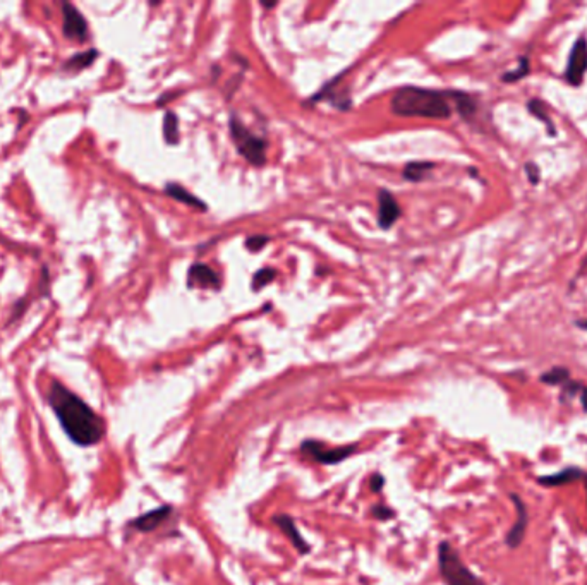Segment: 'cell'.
Instances as JSON below:
<instances>
[{
  "label": "cell",
  "mask_w": 587,
  "mask_h": 585,
  "mask_svg": "<svg viewBox=\"0 0 587 585\" xmlns=\"http://www.w3.org/2000/svg\"><path fill=\"white\" fill-rule=\"evenodd\" d=\"M46 400L65 436L74 445L88 448L98 445L105 438L107 426L103 419L81 396L70 391L61 382H50Z\"/></svg>",
  "instance_id": "1"
},
{
  "label": "cell",
  "mask_w": 587,
  "mask_h": 585,
  "mask_svg": "<svg viewBox=\"0 0 587 585\" xmlns=\"http://www.w3.org/2000/svg\"><path fill=\"white\" fill-rule=\"evenodd\" d=\"M452 92L405 86L391 98V110L397 115L424 117V119H448L452 115Z\"/></svg>",
  "instance_id": "2"
},
{
  "label": "cell",
  "mask_w": 587,
  "mask_h": 585,
  "mask_svg": "<svg viewBox=\"0 0 587 585\" xmlns=\"http://www.w3.org/2000/svg\"><path fill=\"white\" fill-rule=\"evenodd\" d=\"M438 568L447 585H484L479 577L462 563L459 553L447 541L438 546Z\"/></svg>",
  "instance_id": "3"
},
{
  "label": "cell",
  "mask_w": 587,
  "mask_h": 585,
  "mask_svg": "<svg viewBox=\"0 0 587 585\" xmlns=\"http://www.w3.org/2000/svg\"><path fill=\"white\" fill-rule=\"evenodd\" d=\"M230 127V136H232L234 144H236L237 151L244 156L251 165H256V167H261L266 162V143L263 139H260L258 136H254L237 117H230L229 120Z\"/></svg>",
  "instance_id": "4"
},
{
  "label": "cell",
  "mask_w": 587,
  "mask_h": 585,
  "mask_svg": "<svg viewBox=\"0 0 587 585\" xmlns=\"http://www.w3.org/2000/svg\"><path fill=\"white\" fill-rule=\"evenodd\" d=\"M358 451V445H346L339 448H327V445L316 439H306L301 443V453L306 455L311 460L322 463V465H335L354 455Z\"/></svg>",
  "instance_id": "5"
},
{
  "label": "cell",
  "mask_w": 587,
  "mask_h": 585,
  "mask_svg": "<svg viewBox=\"0 0 587 585\" xmlns=\"http://www.w3.org/2000/svg\"><path fill=\"white\" fill-rule=\"evenodd\" d=\"M62 11V33L68 38L69 42L74 43H84L88 40L89 27L88 21L81 11L77 9L74 4L70 2H62L61 4Z\"/></svg>",
  "instance_id": "6"
},
{
  "label": "cell",
  "mask_w": 587,
  "mask_h": 585,
  "mask_svg": "<svg viewBox=\"0 0 587 585\" xmlns=\"http://www.w3.org/2000/svg\"><path fill=\"white\" fill-rule=\"evenodd\" d=\"M587 73V42L586 38H579L570 50L569 62H567L565 80L570 86H581Z\"/></svg>",
  "instance_id": "7"
},
{
  "label": "cell",
  "mask_w": 587,
  "mask_h": 585,
  "mask_svg": "<svg viewBox=\"0 0 587 585\" xmlns=\"http://www.w3.org/2000/svg\"><path fill=\"white\" fill-rule=\"evenodd\" d=\"M378 225L381 227L383 230H389L390 227L395 225L398 217H400V206H398L397 199L385 189L378 194Z\"/></svg>",
  "instance_id": "8"
},
{
  "label": "cell",
  "mask_w": 587,
  "mask_h": 585,
  "mask_svg": "<svg viewBox=\"0 0 587 585\" xmlns=\"http://www.w3.org/2000/svg\"><path fill=\"white\" fill-rule=\"evenodd\" d=\"M510 498H512V501H514L515 512H517V520H515L514 527L508 531L507 537H505V543H507L508 548L515 549V548H519L520 544H522L524 536H526L527 510H526V505H524V501L520 500L517 494H510Z\"/></svg>",
  "instance_id": "9"
},
{
  "label": "cell",
  "mask_w": 587,
  "mask_h": 585,
  "mask_svg": "<svg viewBox=\"0 0 587 585\" xmlns=\"http://www.w3.org/2000/svg\"><path fill=\"white\" fill-rule=\"evenodd\" d=\"M170 513H172L170 506H167V505L158 506V508L151 510V512H146L144 515H139L138 518L129 522V527H132L138 532H153L163 524V522L167 520L168 517H170Z\"/></svg>",
  "instance_id": "10"
},
{
  "label": "cell",
  "mask_w": 587,
  "mask_h": 585,
  "mask_svg": "<svg viewBox=\"0 0 587 585\" xmlns=\"http://www.w3.org/2000/svg\"><path fill=\"white\" fill-rule=\"evenodd\" d=\"M273 524L277 525V527L280 529L282 532H284V536L287 537L289 541L294 544V548L297 549V553L299 555H308L309 551H311V548H309V544L304 541V537L301 536L299 529H297L296 522H294L292 517L285 515V513H279V515L273 517Z\"/></svg>",
  "instance_id": "11"
},
{
  "label": "cell",
  "mask_w": 587,
  "mask_h": 585,
  "mask_svg": "<svg viewBox=\"0 0 587 585\" xmlns=\"http://www.w3.org/2000/svg\"><path fill=\"white\" fill-rule=\"evenodd\" d=\"M220 277L210 268V266L196 263L191 266L189 273H187V285L198 287V289H220Z\"/></svg>",
  "instance_id": "12"
},
{
  "label": "cell",
  "mask_w": 587,
  "mask_h": 585,
  "mask_svg": "<svg viewBox=\"0 0 587 585\" xmlns=\"http://www.w3.org/2000/svg\"><path fill=\"white\" fill-rule=\"evenodd\" d=\"M582 474H584V472H582L581 469L569 467V469L560 470V472L553 474V476L539 477L538 482H539V484L546 486V488H558V486H565V484H570V482L577 481V479L582 477Z\"/></svg>",
  "instance_id": "13"
},
{
  "label": "cell",
  "mask_w": 587,
  "mask_h": 585,
  "mask_svg": "<svg viewBox=\"0 0 587 585\" xmlns=\"http://www.w3.org/2000/svg\"><path fill=\"white\" fill-rule=\"evenodd\" d=\"M96 58H98L96 49H89V50H86V52L74 54L69 61H65L64 64H62V70H65V73H80V70L88 69L89 65L96 61Z\"/></svg>",
  "instance_id": "14"
},
{
  "label": "cell",
  "mask_w": 587,
  "mask_h": 585,
  "mask_svg": "<svg viewBox=\"0 0 587 585\" xmlns=\"http://www.w3.org/2000/svg\"><path fill=\"white\" fill-rule=\"evenodd\" d=\"M527 110H529V113L532 117H536V119L541 120V122L546 125L550 136H557L555 122H553V119H551L550 108H548V105L545 103V101L538 100V98H534V100H529V103H527Z\"/></svg>",
  "instance_id": "15"
},
{
  "label": "cell",
  "mask_w": 587,
  "mask_h": 585,
  "mask_svg": "<svg viewBox=\"0 0 587 585\" xmlns=\"http://www.w3.org/2000/svg\"><path fill=\"white\" fill-rule=\"evenodd\" d=\"M165 192L168 196H170V198H174L175 201L191 204V206L199 208V210H203V211L206 210V204L203 203L201 199L196 198V196L191 194V192L187 189H184V187L179 186V184H167Z\"/></svg>",
  "instance_id": "16"
},
{
  "label": "cell",
  "mask_w": 587,
  "mask_h": 585,
  "mask_svg": "<svg viewBox=\"0 0 587 585\" xmlns=\"http://www.w3.org/2000/svg\"><path fill=\"white\" fill-rule=\"evenodd\" d=\"M452 101H455L457 110H459L460 115L465 117V119H469V117H472L476 113V110H477L476 100L471 95H467V93L452 92Z\"/></svg>",
  "instance_id": "17"
},
{
  "label": "cell",
  "mask_w": 587,
  "mask_h": 585,
  "mask_svg": "<svg viewBox=\"0 0 587 585\" xmlns=\"http://www.w3.org/2000/svg\"><path fill=\"white\" fill-rule=\"evenodd\" d=\"M433 168L434 163L431 162H412L404 168V177L410 182H419V180H424L428 172H431Z\"/></svg>",
  "instance_id": "18"
},
{
  "label": "cell",
  "mask_w": 587,
  "mask_h": 585,
  "mask_svg": "<svg viewBox=\"0 0 587 585\" xmlns=\"http://www.w3.org/2000/svg\"><path fill=\"white\" fill-rule=\"evenodd\" d=\"M163 137L168 144L179 143V119L174 112H167L163 117Z\"/></svg>",
  "instance_id": "19"
},
{
  "label": "cell",
  "mask_w": 587,
  "mask_h": 585,
  "mask_svg": "<svg viewBox=\"0 0 587 585\" xmlns=\"http://www.w3.org/2000/svg\"><path fill=\"white\" fill-rule=\"evenodd\" d=\"M529 73H531L529 58H527V57H520L519 58L517 69H514V70H510V73L503 74L502 81L503 82H517L520 80H524V77H526Z\"/></svg>",
  "instance_id": "20"
},
{
  "label": "cell",
  "mask_w": 587,
  "mask_h": 585,
  "mask_svg": "<svg viewBox=\"0 0 587 585\" xmlns=\"http://www.w3.org/2000/svg\"><path fill=\"white\" fill-rule=\"evenodd\" d=\"M275 277H277V270H273V268L260 270V272L254 273L253 282H251V289L256 290V292H260V290L263 289L265 285L272 284V282L275 280Z\"/></svg>",
  "instance_id": "21"
},
{
  "label": "cell",
  "mask_w": 587,
  "mask_h": 585,
  "mask_svg": "<svg viewBox=\"0 0 587 585\" xmlns=\"http://www.w3.org/2000/svg\"><path fill=\"white\" fill-rule=\"evenodd\" d=\"M569 378L570 372L569 369L565 367H555L551 369V371L545 372V375H541V382L548 384H563L569 382Z\"/></svg>",
  "instance_id": "22"
},
{
  "label": "cell",
  "mask_w": 587,
  "mask_h": 585,
  "mask_svg": "<svg viewBox=\"0 0 587 585\" xmlns=\"http://www.w3.org/2000/svg\"><path fill=\"white\" fill-rule=\"evenodd\" d=\"M30 304H31V302L28 299H26V297H23V299H19L18 302H15V304L13 306V311H11L9 321H7V327H9V325L15 323V321L21 320V317L26 314V311H28Z\"/></svg>",
  "instance_id": "23"
},
{
  "label": "cell",
  "mask_w": 587,
  "mask_h": 585,
  "mask_svg": "<svg viewBox=\"0 0 587 585\" xmlns=\"http://www.w3.org/2000/svg\"><path fill=\"white\" fill-rule=\"evenodd\" d=\"M38 292H40L42 297L50 296V272L49 266H42V275H40V284H38Z\"/></svg>",
  "instance_id": "24"
},
{
  "label": "cell",
  "mask_w": 587,
  "mask_h": 585,
  "mask_svg": "<svg viewBox=\"0 0 587 585\" xmlns=\"http://www.w3.org/2000/svg\"><path fill=\"white\" fill-rule=\"evenodd\" d=\"M268 242L270 239L266 237V235H253V237H249L248 241H246V247H248L249 251H253V253H258V251L263 249Z\"/></svg>",
  "instance_id": "25"
},
{
  "label": "cell",
  "mask_w": 587,
  "mask_h": 585,
  "mask_svg": "<svg viewBox=\"0 0 587 585\" xmlns=\"http://www.w3.org/2000/svg\"><path fill=\"white\" fill-rule=\"evenodd\" d=\"M524 170H526L527 174V179H529L531 184H539V180H541V170H539V167L536 163H526V167H524Z\"/></svg>",
  "instance_id": "26"
},
{
  "label": "cell",
  "mask_w": 587,
  "mask_h": 585,
  "mask_svg": "<svg viewBox=\"0 0 587 585\" xmlns=\"http://www.w3.org/2000/svg\"><path fill=\"white\" fill-rule=\"evenodd\" d=\"M374 517L379 518V520H389V518H393V510L389 508L385 505H378L373 508Z\"/></svg>",
  "instance_id": "27"
},
{
  "label": "cell",
  "mask_w": 587,
  "mask_h": 585,
  "mask_svg": "<svg viewBox=\"0 0 587 585\" xmlns=\"http://www.w3.org/2000/svg\"><path fill=\"white\" fill-rule=\"evenodd\" d=\"M383 484H385V477L381 476V474H373L371 476V481H370V488L371 491H374V493H379L383 488Z\"/></svg>",
  "instance_id": "28"
},
{
  "label": "cell",
  "mask_w": 587,
  "mask_h": 585,
  "mask_svg": "<svg viewBox=\"0 0 587 585\" xmlns=\"http://www.w3.org/2000/svg\"><path fill=\"white\" fill-rule=\"evenodd\" d=\"M581 400H582V405H584V410L587 412V388H582Z\"/></svg>",
  "instance_id": "29"
},
{
  "label": "cell",
  "mask_w": 587,
  "mask_h": 585,
  "mask_svg": "<svg viewBox=\"0 0 587 585\" xmlns=\"http://www.w3.org/2000/svg\"><path fill=\"white\" fill-rule=\"evenodd\" d=\"M261 6L266 7V9H272V7L277 6V2H272V4H266V2H261Z\"/></svg>",
  "instance_id": "30"
},
{
  "label": "cell",
  "mask_w": 587,
  "mask_h": 585,
  "mask_svg": "<svg viewBox=\"0 0 587 585\" xmlns=\"http://www.w3.org/2000/svg\"><path fill=\"white\" fill-rule=\"evenodd\" d=\"M586 488H587V476H586Z\"/></svg>",
  "instance_id": "31"
}]
</instances>
